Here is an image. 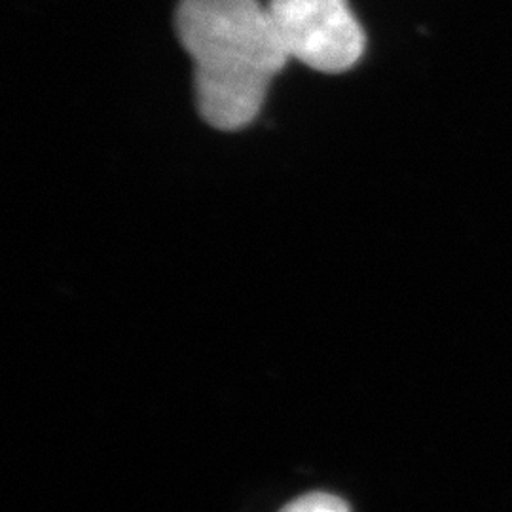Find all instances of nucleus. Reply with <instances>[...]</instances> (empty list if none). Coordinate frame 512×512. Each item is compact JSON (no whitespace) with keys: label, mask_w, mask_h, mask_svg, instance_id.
<instances>
[{"label":"nucleus","mask_w":512,"mask_h":512,"mask_svg":"<svg viewBox=\"0 0 512 512\" xmlns=\"http://www.w3.org/2000/svg\"><path fill=\"white\" fill-rule=\"evenodd\" d=\"M266 8L287 55L313 71L346 73L365 54L348 0H268Z\"/></svg>","instance_id":"obj_2"},{"label":"nucleus","mask_w":512,"mask_h":512,"mask_svg":"<svg viewBox=\"0 0 512 512\" xmlns=\"http://www.w3.org/2000/svg\"><path fill=\"white\" fill-rule=\"evenodd\" d=\"M177 35L194 61L196 103L220 131L255 122L268 88L291 59L266 4L258 0H181Z\"/></svg>","instance_id":"obj_1"},{"label":"nucleus","mask_w":512,"mask_h":512,"mask_svg":"<svg viewBox=\"0 0 512 512\" xmlns=\"http://www.w3.org/2000/svg\"><path fill=\"white\" fill-rule=\"evenodd\" d=\"M279 512H351L349 505L338 495L310 492L287 503Z\"/></svg>","instance_id":"obj_3"}]
</instances>
